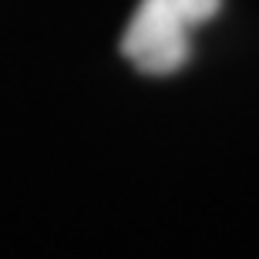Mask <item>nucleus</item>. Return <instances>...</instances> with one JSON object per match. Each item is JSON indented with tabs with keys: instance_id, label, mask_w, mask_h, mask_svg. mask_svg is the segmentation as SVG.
<instances>
[{
	"instance_id": "f257e3e1",
	"label": "nucleus",
	"mask_w": 259,
	"mask_h": 259,
	"mask_svg": "<svg viewBox=\"0 0 259 259\" xmlns=\"http://www.w3.org/2000/svg\"><path fill=\"white\" fill-rule=\"evenodd\" d=\"M219 7L222 0H142L121 34V54L142 74H175L192 54V30Z\"/></svg>"
}]
</instances>
